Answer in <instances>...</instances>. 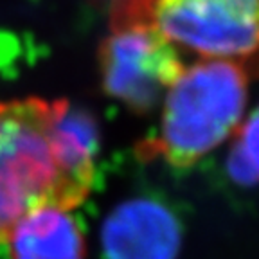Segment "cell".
Instances as JSON below:
<instances>
[{
  "mask_svg": "<svg viewBox=\"0 0 259 259\" xmlns=\"http://www.w3.org/2000/svg\"><path fill=\"white\" fill-rule=\"evenodd\" d=\"M99 137L90 115L65 99L0 101V245L29 212L76 210L97 171Z\"/></svg>",
  "mask_w": 259,
  "mask_h": 259,
  "instance_id": "6da1fadb",
  "label": "cell"
},
{
  "mask_svg": "<svg viewBox=\"0 0 259 259\" xmlns=\"http://www.w3.org/2000/svg\"><path fill=\"white\" fill-rule=\"evenodd\" d=\"M250 74L247 63L191 60L160 101L153 151L177 169L196 166L227 144L247 119Z\"/></svg>",
  "mask_w": 259,
  "mask_h": 259,
  "instance_id": "7a4b0ae2",
  "label": "cell"
},
{
  "mask_svg": "<svg viewBox=\"0 0 259 259\" xmlns=\"http://www.w3.org/2000/svg\"><path fill=\"white\" fill-rule=\"evenodd\" d=\"M184 56L151 18V0H112L99 47L103 90L134 112H150L186 67Z\"/></svg>",
  "mask_w": 259,
  "mask_h": 259,
  "instance_id": "3957f363",
  "label": "cell"
},
{
  "mask_svg": "<svg viewBox=\"0 0 259 259\" xmlns=\"http://www.w3.org/2000/svg\"><path fill=\"white\" fill-rule=\"evenodd\" d=\"M158 31L193 60L247 63L259 40V0H151Z\"/></svg>",
  "mask_w": 259,
  "mask_h": 259,
  "instance_id": "277c9868",
  "label": "cell"
},
{
  "mask_svg": "<svg viewBox=\"0 0 259 259\" xmlns=\"http://www.w3.org/2000/svg\"><path fill=\"white\" fill-rule=\"evenodd\" d=\"M101 247L106 259H177L182 247V227L164 203L132 198L106 214Z\"/></svg>",
  "mask_w": 259,
  "mask_h": 259,
  "instance_id": "5b68a950",
  "label": "cell"
},
{
  "mask_svg": "<svg viewBox=\"0 0 259 259\" xmlns=\"http://www.w3.org/2000/svg\"><path fill=\"white\" fill-rule=\"evenodd\" d=\"M9 259H87V241L74 210H32L4 239Z\"/></svg>",
  "mask_w": 259,
  "mask_h": 259,
  "instance_id": "8992f818",
  "label": "cell"
},
{
  "mask_svg": "<svg viewBox=\"0 0 259 259\" xmlns=\"http://www.w3.org/2000/svg\"><path fill=\"white\" fill-rule=\"evenodd\" d=\"M227 175L241 187H252L257 182V113L250 112L239 130L229 141Z\"/></svg>",
  "mask_w": 259,
  "mask_h": 259,
  "instance_id": "52a82bcc",
  "label": "cell"
}]
</instances>
